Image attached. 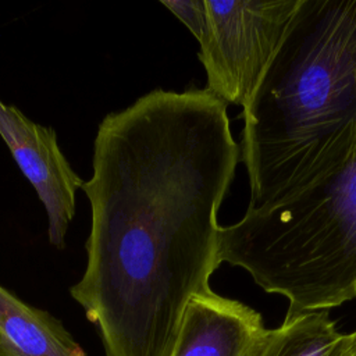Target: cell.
I'll return each mask as SVG.
<instances>
[{
	"mask_svg": "<svg viewBox=\"0 0 356 356\" xmlns=\"http://www.w3.org/2000/svg\"><path fill=\"white\" fill-rule=\"evenodd\" d=\"M227 103L154 89L99 124L86 267L70 288L106 356H171L218 268V209L239 161Z\"/></svg>",
	"mask_w": 356,
	"mask_h": 356,
	"instance_id": "obj_1",
	"label": "cell"
},
{
	"mask_svg": "<svg viewBox=\"0 0 356 356\" xmlns=\"http://www.w3.org/2000/svg\"><path fill=\"white\" fill-rule=\"evenodd\" d=\"M250 202H280L356 157V0H300L242 107Z\"/></svg>",
	"mask_w": 356,
	"mask_h": 356,
	"instance_id": "obj_2",
	"label": "cell"
},
{
	"mask_svg": "<svg viewBox=\"0 0 356 356\" xmlns=\"http://www.w3.org/2000/svg\"><path fill=\"white\" fill-rule=\"evenodd\" d=\"M218 263L245 268L268 293L288 299L285 316L356 298V157L338 172L280 202L248 207L220 227Z\"/></svg>",
	"mask_w": 356,
	"mask_h": 356,
	"instance_id": "obj_3",
	"label": "cell"
},
{
	"mask_svg": "<svg viewBox=\"0 0 356 356\" xmlns=\"http://www.w3.org/2000/svg\"><path fill=\"white\" fill-rule=\"evenodd\" d=\"M300 0H206V21L195 36L206 89L245 107L275 54Z\"/></svg>",
	"mask_w": 356,
	"mask_h": 356,
	"instance_id": "obj_4",
	"label": "cell"
},
{
	"mask_svg": "<svg viewBox=\"0 0 356 356\" xmlns=\"http://www.w3.org/2000/svg\"><path fill=\"white\" fill-rule=\"evenodd\" d=\"M0 136L44 206L49 242L63 249L75 214V193L83 181L63 154L51 127L33 122L19 108L1 100Z\"/></svg>",
	"mask_w": 356,
	"mask_h": 356,
	"instance_id": "obj_5",
	"label": "cell"
},
{
	"mask_svg": "<svg viewBox=\"0 0 356 356\" xmlns=\"http://www.w3.org/2000/svg\"><path fill=\"white\" fill-rule=\"evenodd\" d=\"M266 330L259 312L210 291L188 303L171 356H252Z\"/></svg>",
	"mask_w": 356,
	"mask_h": 356,
	"instance_id": "obj_6",
	"label": "cell"
},
{
	"mask_svg": "<svg viewBox=\"0 0 356 356\" xmlns=\"http://www.w3.org/2000/svg\"><path fill=\"white\" fill-rule=\"evenodd\" d=\"M0 356H88L50 313L0 285Z\"/></svg>",
	"mask_w": 356,
	"mask_h": 356,
	"instance_id": "obj_7",
	"label": "cell"
},
{
	"mask_svg": "<svg viewBox=\"0 0 356 356\" xmlns=\"http://www.w3.org/2000/svg\"><path fill=\"white\" fill-rule=\"evenodd\" d=\"M355 342L356 332H339L328 310L307 312L266 330L252 356H352Z\"/></svg>",
	"mask_w": 356,
	"mask_h": 356,
	"instance_id": "obj_8",
	"label": "cell"
},
{
	"mask_svg": "<svg viewBox=\"0 0 356 356\" xmlns=\"http://www.w3.org/2000/svg\"><path fill=\"white\" fill-rule=\"evenodd\" d=\"M356 332V331H355ZM352 356H356V342H355V349H353V353H352Z\"/></svg>",
	"mask_w": 356,
	"mask_h": 356,
	"instance_id": "obj_9",
	"label": "cell"
}]
</instances>
